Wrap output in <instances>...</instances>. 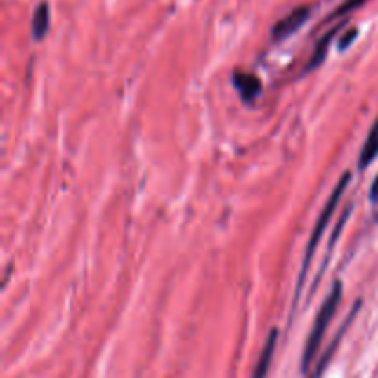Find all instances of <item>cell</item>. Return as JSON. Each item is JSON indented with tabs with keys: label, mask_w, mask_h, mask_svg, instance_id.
<instances>
[{
	"label": "cell",
	"mask_w": 378,
	"mask_h": 378,
	"mask_svg": "<svg viewBox=\"0 0 378 378\" xmlns=\"http://www.w3.org/2000/svg\"><path fill=\"white\" fill-rule=\"evenodd\" d=\"M277 338H279V330L271 329L270 336H268L264 347H262L261 356H259V362H256L255 369H253V373H251V378H266L268 377V373H270V367H271V360H273V354H275Z\"/></svg>",
	"instance_id": "5"
},
{
	"label": "cell",
	"mask_w": 378,
	"mask_h": 378,
	"mask_svg": "<svg viewBox=\"0 0 378 378\" xmlns=\"http://www.w3.org/2000/svg\"><path fill=\"white\" fill-rule=\"evenodd\" d=\"M233 84H235V89L240 93L244 102H253L262 93V82L256 78L255 74L236 70L233 74Z\"/></svg>",
	"instance_id": "4"
},
{
	"label": "cell",
	"mask_w": 378,
	"mask_h": 378,
	"mask_svg": "<svg viewBox=\"0 0 378 378\" xmlns=\"http://www.w3.org/2000/svg\"><path fill=\"white\" fill-rule=\"evenodd\" d=\"M349 181H351V172H345L344 176H341V179L336 183L334 190H332L330 197L327 200V203H325L323 211H321L320 218H318V221H315L314 231L310 233V240H308V244H306L305 259H303V268H301L299 280H297V288H295V299L299 297L301 288H303V285H305V280H306V271H308L310 261H312V256H314L315 249H318V244H320L321 236H323L325 229H327V226H329L330 218H332V214H334L336 209H338L339 200H341V196H344V192H345V188H347V185H349Z\"/></svg>",
	"instance_id": "2"
},
{
	"label": "cell",
	"mask_w": 378,
	"mask_h": 378,
	"mask_svg": "<svg viewBox=\"0 0 378 378\" xmlns=\"http://www.w3.org/2000/svg\"><path fill=\"white\" fill-rule=\"evenodd\" d=\"M310 13H312L310 6H299V8L292 10L286 17L277 20L273 30H271V37L275 41H285L286 37H290L292 34H295L301 26L305 25L306 20L310 19Z\"/></svg>",
	"instance_id": "3"
},
{
	"label": "cell",
	"mask_w": 378,
	"mask_h": 378,
	"mask_svg": "<svg viewBox=\"0 0 378 378\" xmlns=\"http://www.w3.org/2000/svg\"><path fill=\"white\" fill-rule=\"evenodd\" d=\"M336 32H338V28H332L329 32V34L325 35L323 39H321L320 43H318V46H315V50H314V54H312V58H310L308 65L305 67L306 72H310V70H314L315 67H320V65L323 63V59L327 58V52H329L330 41L334 39Z\"/></svg>",
	"instance_id": "8"
},
{
	"label": "cell",
	"mask_w": 378,
	"mask_h": 378,
	"mask_svg": "<svg viewBox=\"0 0 378 378\" xmlns=\"http://www.w3.org/2000/svg\"><path fill=\"white\" fill-rule=\"evenodd\" d=\"M356 35H358V30H356V28L347 30V32H345V34L341 35V37H339L338 48L339 50H347V48H349L351 44H353V41L356 39Z\"/></svg>",
	"instance_id": "10"
},
{
	"label": "cell",
	"mask_w": 378,
	"mask_h": 378,
	"mask_svg": "<svg viewBox=\"0 0 378 378\" xmlns=\"http://www.w3.org/2000/svg\"><path fill=\"white\" fill-rule=\"evenodd\" d=\"M321 374H323V371H321V369L315 367V371H314V373H312V377H310V378H321Z\"/></svg>",
	"instance_id": "12"
},
{
	"label": "cell",
	"mask_w": 378,
	"mask_h": 378,
	"mask_svg": "<svg viewBox=\"0 0 378 378\" xmlns=\"http://www.w3.org/2000/svg\"><path fill=\"white\" fill-rule=\"evenodd\" d=\"M367 0H345L344 4L339 6V8H336L334 13L330 15L329 20H334L338 19V17H344V15L351 13V11H354L356 8H360V6H364Z\"/></svg>",
	"instance_id": "9"
},
{
	"label": "cell",
	"mask_w": 378,
	"mask_h": 378,
	"mask_svg": "<svg viewBox=\"0 0 378 378\" xmlns=\"http://www.w3.org/2000/svg\"><path fill=\"white\" fill-rule=\"evenodd\" d=\"M341 295H344V285H341V280H334V285H332L330 292L327 294V297H325L320 312L315 315V321L314 325H312V329H310L308 338H306L305 349H303V360H301L303 371L308 369V365L312 364V360L315 358V354L320 351L321 344H323L325 332L329 329L330 321L334 320L336 310H338L339 303H341Z\"/></svg>",
	"instance_id": "1"
},
{
	"label": "cell",
	"mask_w": 378,
	"mask_h": 378,
	"mask_svg": "<svg viewBox=\"0 0 378 378\" xmlns=\"http://www.w3.org/2000/svg\"><path fill=\"white\" fill-rule=\"evenodd\" d=\"M50 30V6L48 2H41L32 17V37L34 41H43Z\"/></svg>",
	"instance_id": "6"
},
{
	"label": "cell",
	"mask_w": 378,
	"mask_h": 378,
	"mask_svg": "<svg viewBox=\"0 0 378 378\" xmlns=\"http://www.w3.org/2000/svg\"><path fill=\"white\" fill-rule=\"evenodd\" d=\"M369 197H371V202L378 203V174L374 177L373 185H371V192H369Z\"/></svg>",
	"instance_id": "11"
},
{
	"label": "cell",
	"mask_w": 378,
	"mask_h": 378,
	"mask_svg": "<svg viewBox=\"0 0 378 378\" xmlns=\"http://www.w3.org/2000/svg\"><path fill=\"white\" fill-rule=\"evenodd\" d=\"M377 155H378V118L374 120L373 128L369 129L367 138H365L364 146H362L358 167L364 170L365 167H369V164L377 159Z\"/></svg>",
	"instance_id": "7"
}]
</instances>
